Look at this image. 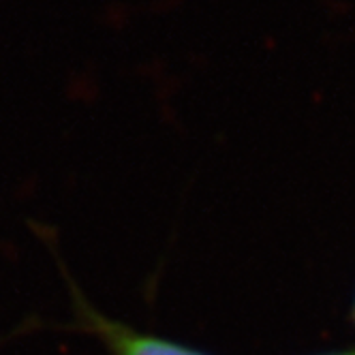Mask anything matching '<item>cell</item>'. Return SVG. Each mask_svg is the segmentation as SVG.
<instances>
[{
  "label": "cell",
  "instance_id": "1",
  "mask_svg": "<svg viewBox=\"0 0 355 355\" xmlns=\"http://www.w3.org/2000/svg\"><path fill=\"white\" fill-rule=\"evenodd\" d=\"M80 306L90 332L96 338H101L110 355H208L182 343L137 332L131 325H124L120 321H114L105 315L96 313L84 302H80Z\"/></svg>",
  "mask_w": 355,
  "mask_h": 355
},
{
  "label": "cell",
  "instance_id": "2",
  "mask_svg": "<svg viewBox=\"0 0 355 355\" xmlns=\"http://www.w3.org/2000/svg\"><path fill=\"white\" fill-rule=\"evenodd\" d=\"M321 355H355V351H343V353H321Z\"/></svg>",
  "mask_w": 355,
  "mask_h": 355
}]
</instances>
